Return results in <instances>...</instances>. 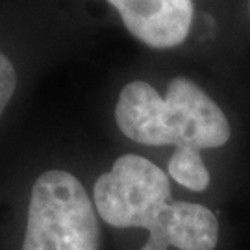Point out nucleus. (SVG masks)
<instances>
[{"label": "nucleus", "mask_w": 250, "mask_h": 250, "mask_svg": "<svg viewBox=\"0 0 250 250\" xmlns=\"http://www.w3.org/2000/svg\"><path fill=\"white\" fill-rule=\"evenodd\" d=\"M128 32L152 48L186 41L193 22V0H109Z\"/></svg>", "instance_id": "4"}, {"label": "nucleus", "mask_w": 250, "mask_h": 250, "mask_svg": "<svg viewBox=\"0 0 250 250\" xmlns=\"http://www.w3.org/2000/svg\"><path fill=\"white\" fill-rule=\"evenodd\" d=\"M15 83H17V74L15 69L4 54L0 52V117L4 113L6 106L13 97L15 91Z\"/></svg>", "instance_id": "6"}, {"label": "nucleus", "mask_w": 250, "mask_h": 250, "mask_svg": "<svg viewBox=\"0 0 250 250\" xmlns=\"http://www.w3.org/2000/svg\"><path fill=\"white\" fill-rule=\"evenodd\" d=\"M99 249V219L82 182L65 170L43 172L32 188L22 250Z\"/></svg>", "instance_id": "3"}, {"label": "nucleus", "mask_w": 250, "mask_h": 250, "mask_svg": "<svg viewBox=\"0 0 250 250\" xmlns=\"http://www.w3.org/2000/svg\"><path fill=\"white\" fill-rule=\"evenodd\" d=\"M95 208L115 228H145L148 241L141 250H213L219 221L211 209L193 202H172L169 176L146 158L125 154L109 172L100 174Z\"/></svg>", "instance_id": "1"}, {"label": "nucleus", "mask_w": 250, "mask_h": 250, "mask_svg": "<svg viewBox=\"0 0 250 250\" xmlns=\"http://www.w3.org/2000/svg\"><path fill=\"white\" fill-rule=\"evenodd\" d=\"M249 11H250V2H249Z\"/></svg>", "instance_id": "7"}, {"label": "nucleus", "mask_w": 250, "mask_h": 250, "mask_svg": "<svg viewBox=\"0 0 250 250\" xmlns=\"http://www.w3.org/2000/svg\"><path fill=\"white\" fill-rule=\"evenodd\" d=\"M121 132L135 143L174 145L197 150L228 143L230 123L223 109L188 78H174L161 97L146 82L126 83L115 106Z\"/></svg>", "instance_id": "2"}, {"label": "nucleus", "mask_w": 250, "mask_h": 250, "mask_svg": "<svg viewBox=\"0 0 250 250\" xmlns=\"http://www.w3.org/2000/svg\"><path fill=\"white\" fill-rule=\"evenodd\" d=\"M169 176L191 191H204L209 186V170L206 169L200 150L180 146L169 161Z\"/></svg>", "instance_id": "5"}]
</instances>
